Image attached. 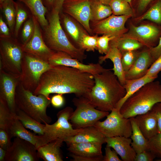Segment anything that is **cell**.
I'll list each match as a JSON object with an SVG mask.
<instances>
[{
	"mask_svg": "<svg viewBox=\"0 0 161 161\" xmlns=\"http://www.w3.org/2000/svg\"><path fill=\"white\" fill-rule=\"evenodd\" d=\"M135 117L140 129L146 139H149L159 132L156 116L152 109Z\"/></svg>",
	"mask_w": 161,
	"mask_h": 161,
	"instance_id": "21",
	"label": "cell"
},
{
	"mask_svg": "<svg viewBox=\"0 0 161 161\" xmlns=\"http://www.w3.org/2000/svg\"><path fill=\"white\" fill-rule=\"evenodd\" d=\"M23 3L30 10L39 24L44 28L48 24L45 16L47 8L42 0H17Z\"/></svg>",
	"mask_w": 161,
	"mask_h": 161,
	"instance_id": "28",
	"label": "cell"
},
{
	"mask_svg": "<svg viewBox=\"0 0 161 161\" xmlns=\"http://www.w3.org/2000/svg\"><path fill=\"white\" fill-rule=\"evenodd\" d=\"M156 157L153 153L147 150L137 153L134 161H153Z\"/></svg>",
	"mask_w": 161,
	"mask_h": 161,
	"instance_id": "46",
	"label": "cell"
},
{
	"mask_svg": "<svg viewBox=\"0 0 161 161\" xmlns=\"http://www.w3.org/2000/svg\"><path fill=\"white\" fill-rule=\"evenodd\" d=\"M148 148L156 157L161 160V133L159 132L148 140Z\"/></svg>",
	"mask_w": 161,
	"mask_h": 161,
	"instance_id": "40",
	"label": "cell"
},
{
	"mask_svg": "<svg viewBox=\"0 0 161 161\" xmlns=\"http://www.w3.org/2000/svg\"><path fill=\"white\" fill-rule=\"evenodd\" d=\"M60 12L51 10L48 18V24L44 27L46 45L55 52H65L82 63L87 55L84 50L76 47L69 39L61 24Z\"/></svg>",
	"mask_w": 161,
	"mask_h": 161,
	"instance_id": "4",
	"label": "cell"
},
{
	"mask_svg": "<svg viewBox=\"0 0 161 161\" xmlns=\"http://www.w3.org/2000/svg\"><path fill=\"white\" fill-rule=\"evenodd\" d=\"M111 147L106 145L105 148V155L103 156V161H121L118 156V154Z\"/></svg>",
	"mask_w": 161,
	"mask_h": 161,
	"instance_id": "45",
	"label": "cell"
},
{
	"mask_svg": "<svg viewBox=\"0 0 161 161\" xmlns=\"http://www.w3.org/2000/svg\"><path fill=\"white\" fill-rule=\"evenodd\" d=\"M161 103V84L152 81L145 84L129 97L121 106L120 112L127 118L135 117L150 110Z\"/></svg>",
	"mask_w": 161,
	"mask_h": 161,
	"instance_id": "3",
	"label": "cell"
},
{
	"mask_svg": "<svg viewBox=\"0 0 161 161\" xmlns=\"http://www.w3.org/2000/svg\"><path fill=\"white\" fill-rule=\"evenodd\" d=\"M7 24L11 30H12L15 23L16 8L15 2L13 0H6L0 4Z\"/></svg>",
	"mask_w": 161,
	"mask_h": 161,
	"instance_id": "35",
	"label": "cell"
},
{
	"mask_svg": "<svg viewBox=\"0 0 161 161\" xmlns=\"http://www.w3.org/2000/svg\"><path fill=\"white\" fill-rule=\"evenodd\" d=\"M15 101L17 107L37 121L49 124L51 118L47 113V109L51 99L44 95H36L25 89L19 81L16 87Z\"/></svg>",
	"mask_w": 161,
	"mask_h": 161,
	"instance_id": "5",
	"label": "cell"
},
{
	"mask_svg": "<svg viewBox=\"0 0 161 161\" xmlns=\"http://www.w3.org/2000/svg\"><path fill=\"white\" fill-rule=\"evenodd\" d=\"M106 69L93 75L95 84L91 91L84 97L97 109L111 112L125 95L126 90L117 76Z\"/></svg>",
	"mask_w": 161,
	"mask_h": 161,
	"instance_id": "2",
	"label": "cell"
},
{
	"mask_svg": "<svg viewBox=\"0 0 161 161\" xmlns=\"http://www.w3.org/2000/svg\"><path fill=\"white\" fill-rule=\"evenodd\" d=\"M12 138L7 130L0 129V147L7 151L12 145Z\"/></svg>",
	"mask_w": 161,
	"mask_h": 161,
	"instance_id": "43",
	"label": "cell"
},
{
	"mask_svg": "<svg viewBox=\"0 0 161 161\" xmlns=\"http://www.w3.org/2000/svg\"><path fill=\"white\" fill-rule=\"evenodd\" d=\"M7 151L0 147V161H5Z\"/></svg>",
	"mask_w": 161,
	"mask_h": 161,
	"instance_id": "55",
	"label": "cell"
},
{
	"mask_svg": "<svg viewBox=\"0 0 161 161\" xmlns=\"http://www.w3.org/2000/svg\"><path fill=\"white\" fill-rule=\"evenodd\" d=\"M152 0H138L137 10L140 13L143 12Z\"/></svg>",
	"mask_w": 161,
	"mask_h": 161,
	"instance_id": "52",
	"label": "cell"
},
{
	"mask_svg": "<svg viewBox=\"0 0 161 161\" xmlns=\"http://www.w3.org/2000/svg\"><path fill=\"white\" fill-rule=\"evenodd\" d=\"M5 0H0V4L2 3Z\"/></svg>",
	"mask_w": 161,
	"mask_h": 161,
	"instance_id": "58",
	"label": "cell"
},
{
	"mask_svg": "<svg viewBox=\"0 0 161 161\" xmlns=\"http://www.w3.org/2000/svg\"><path fill=\"white\" fill-rule=\"evenodd\" d=\"M62 94H57L52 96L51 99V103L56 108L62 106L64 103V99Z\"/></svg>",
	"mask_w": 161,
	"mask_h": 161,
	"instance_id": "48",
	"label": "cell"
},
{
	"mask_svg": "<svg viewBox=\"0 0 161 161\" xmlns=\"http://www.w3.org/2000/svg\"><path fill=\"white\" fill-rule=\"evenodd\" d=\"M72 101L76 108L69 120L75 129L93 126L109 113V112L97 109L86 98L83 96L76 97L73 98Z\"/></svg>",
	"mask_w": 161,
	"mask_h": 161,
	"instance_id": "7",
	"label": "cell"
},
{
	"mask_svg": "<svg viewBox=\"0 0 161 161\" xmlns=\"http://www.w3.org/2000/svg\"><path fill=\"white\" fill-rule=\"evenodd\" d=\"M131 5V0H126Z\"/></svg>",
	"mask_w": 161,
	"mask_h": 161,
	"instance_id": "57",
	"label": "cell"
},
{
	"mask_svg": "<svg viewBox=\"0 0 161 161\" xmlns=\"http://www.w3.org/2000/svg\"><path fill=\"white\" fill-rule=\"evenodd\" d=\"M105 143L112 148L123 161H134L136 153L131 145V138L123 136L106 137Z\"/></svg>",
	"mask_w": 161,
	"mask_h": 161,
	"instance_id": "18",
	"label": "cell"
},
{
	"mask_svg": "<svg viewBox=\"0 0 161 161\" xmlns=\"http://www.w3.org/2000/svg\"><path fill=\"white\" fill-rule=\"evenodd\" d=\"M155 79L154 78L145 75L138 79L126 80L123 85L126 90V94L117 103L115 108L120 110L123 103L129 97L145 84L154 81Z\"/></svg>",
	"mask_w": 161,
	"mask_h": 161,
	"instance_id": "26",
	"label": "cell"
},
{
	"mask_svg": "<svg viewBox=\"0 0 161 161\" xmlns=\"http://www.w3.org/2000/svg\"><path fill=\"white\" fill-rule=\"evenodd\" d=\"M106 117L104 120H99L93 126L106 137H131L132 128L130 118L124 117L115 108Z\"/></svg>",
	"mask_w": 161,
	"mask_h": 161,
	"instance_id": "10",
	"label": "cell"
},
{
	"mask_svg": "<svg viewBox=\"0 0 161 161\" xmlns=\"http://www.w3.org/2000/svg\"><path fill=\"white\" fill-rule=\"evenodd\" d=\"M64 142L57 139L39 147L37 148L39 157L45 161H63L60 148Z\"/></svg>",
	"mask_w": 161,
	"mask_h": 161,
	"instance_id": "25",
	"label": "cell"
},
{
	"mask_svg": "<svg viewBox=\"0 0 161 161\" xmlns=\"http://www.w3.org/2000/svg\"><path fill=\"white\" fill-rule=\"evenodd\" d=\"M95 84L93 75L77 69L63 65L52 67L42 75L33 94H41L51 99V94H74L84 96Z\"/></svg>",
	"mask_w": 161,
	"mask_h": 161,
	"instance_id": "1",
	"label": "cell"
},
{
	"mask_svg": "<svg viewBox=\"0 0 161 161\" xmlns=\"http://www.w3.org/2000/svg\"><path fill=\"white\" fill-rule=\"evenodd\" d=\"M160 103L161 105V103Z\"/></svg>",
	"mask_w": 161,
	"mask_h": 161,
	"instance_id": "59",
	"label": "cell"
},
{
	"mask_svg": "<svg viewBox=\"0 0 161 161\" xmlns=\"http://www.w3.org/2000/svg\"><path fill=\"white\" fill-rule=\"evenodd\" d=\"M61 12L77 21L89 34H94L90 26L91 0H64Z\"/></svg>",
	"mask_w": 161,
	"mask_h": 161,
	"instance_id": "12",
	"label": "cell"
},
{
	"mask_svg": "<svg viewBox=\"0 0 161 161\" xmlns=\"http://www.w3.org/2000/svg\"><path fill=\"white\" fill-rule=\"evenodd\" d=\"M130 16H117L112 14L102 20L90 21V26L94 34L109 35L120 37L128 30L125 24Z\"/></svg>",
	"mask_w": 161,
	"mask_h": 161,
	"instance_id": "11",
	"label": "cell"
},
{
	"mask_svg": "<svg viewBox=\"0 0 161 161\" xmlns=\"http://www.w3.org/2000/svg\"><path fill=\"white\" fill-rule=\"evenodd\" d=\"M22 44L9 38H2L0 45V69L20 75L24 52Z\"/></svg>",
	"mask_w": 161,
	"mask_h": 161,
	"instance_id": "9",
	"label": "cell"
},
{
	"mask_svg": "<svg viewBox=\"0 0 161 161\" xmlns=\"http://www.w3.org/2000/svg\"><path fill=\"white\" fill-rule=\"evenodd\" d=\"M161 71V54L154 62L148 69L145 75L157 78Z\"/></svg>",
	"mask_w": 161,
	"mask_h": 161,
	"instance_id": "44",
	"label": "cell"
},
{
	"mask_svg": "<svg viewBox=\"0 0 161 161\" xmlns=\"http://www.w3.org/2000/svg\"><path fill=\"white\" fill-rule=\"evenodd\" d=\"M99 1L101 3L106 5H109V4L112 0H94Z\"/></svg>",
	"mask_w": 161,
	"mask_h": 161,
	"instance_id": "56",
	"label": "cell"
},
{
	"mask_svg": "<svg viewBox=\"0 0 161 161\" xmlns=\"http://www.w3.org/2000/svg\"><path fill=\"white\" fill-rule=\"evenodd\" d=\"M44 5L47 8L52 9L54 0H42Z\"/></svg>",
	"mask_w": 161,
	"mask_h": 161,
	"instance_id": "54",
	"label": "cell"
},
{
	"mask_svg": "<svg viewBox=\"0 0 161 161\" xmlns=\"http://www.w3.org/2000/svg\"><path fill=\"white\" fill-rule=\"evenodd\" d=\"M70 156L73 161H103V157H91L82 156L70 153Z\"/></svg>",
	"mask_w": 161,
	"mask_h": 161,
	"instance_id": "47",
	"label": "cell"
},
{
	"mask_svg": "<svg viewBox=\"0 0 161 161\" xmlns=\"http://www.w3.org/2000/svg\"><path fill=\"white\" fill-rule=\"evenodd\" d=\"M23 3L21 2H15L16 8V24L14 30L15 36H17L18 32L22 24L26 19L27 14L23 5Z\"/></svg>",
	"mask_w": 161,
	"mask_h": 161,
	"instance_id": "38",
	"label": "cell"
},
{
	"mask_svg": "<svg viewBox=\"0 0 161 161\" xmlns=\"http://www.w3.org/2000/svg\"><path fill=\"white\" fill-rule=\"evenodd\" d=\"M121 57V52L116 47L109 46L107 53L104 56L99 57V63L101 64L106 59L110 60L113 64L112 70L113 71L114 73L117 76L120 83L123 85L126 79L122 64Z\"/></svg>",
	"mask_w": 161,
	"mask_h": 161,
	"instance_id": "24",
	"label": "cell"
},
{
	"mask_svg": "<svg viewBox=\"0 0 161 161\" xmlns=\"http://www.w3.org/2000/svg\"><path fill=\"white\" fill-rule=\"evenodd\" d=\"M34 30L32 36L26 44H22L24 53L44 61L48 60L55 53L46 45L42 37L39 24L32 16Z\"/></svg>",
	"mask_w": 161,
	"mask_h": 161,
	"instance_id": "13",
	"label": "cell"
},
{
	"mask_svg": "<svg viewBox=\"0 0 161 161\" xmlns=\"http://www.w3.org/2000/svg\"><path fill=\"white\" fill-rule=\"evenodd\" d=\"M60 12L59 13L60 19L66 32L78 48V44L82 36L84 34L88 33V32L73 18L66 13L61 12Z\"/></svg>",
	"mask_w": 161,
	"mask_h": 161,
	"instance_id": "23",
	"label": "cell"
},
{
	"mask_svg": "<svg viewBox=\"0 0 161 161\" xmlns=\"http://www.w3.org/2000/svg\"><path fill=\"white\" fill-rule=\"evenodd\" d=\"M152 109L156 116L159 132L161 133V105L160 103L155 104Z\"/></svg>",
	"mask_w": 161,
	"mask_h": 161,
	"instance_id": "49",
	"label": "cell"
},
{
	"mask_svg": "<svg viewBox=\"0 0 161 161\" xmlns=\"http://www.w3.org/2000/svg\"><path fill=\"white\" fill-rule=\"evenodd\" d=\"M148 20L157 24H161V0H158L146 11L135 18L136 23Z\"/></svg>",
	"mask_w": 161,
	"mask_h": 161,
	"instance_id": "33",
	"label": "cell"
},
{
	"mask_svg": "<svg viewBox=\"0 0 161 161\" xmlns=\"http://www.w3.org/2000/svg\"><path fill=\"white\" fill-rule=\"evenodd\" d=\"M0 32L2 38H8L7 37L9 36V28L1 17L0 18Z\"/></svg>",
	"mask_w": 161,
	"mask_h": 161,
	"instance_id": "51",
	"label": "cell"
},
{
	"mask_svg": "<svg viewBox=\"0 0 161 161\" xmlns=\"http://www.w3.org/2000/svg\"><path fill=\"white\" fill-rule=\"evenodd\" d=\"M48 62L52 67L58 65L66 66L77 69L93 75L101 73L106 69L99 63L83 64L67 53L61 51L55 52L48 60Z\"/></svg>",
	"mask_w": 161,
	"mask_h": 161,
	"instance_id": "15",
	"label": "cell"
},
{
	"mask_svg": "<svg viewBox=\"0 0 161 161\" xmlns=\"http://www.w3.org/2000/svg\"><path fill=\"white\" fill-rule=\"evenodd\" d=\"M36 147L30 142L18 137L14 139L7 150L5 161H38L40 159Z\"/></svg>",
	"mask_w": 161,
	"mask_h": 161,
	"instance_id": "14",
	"label": "cell"
},
{
	"mask_svg": "<svg viewBox=\"0 0 161 161\" xmlns=\"http://www.w3.org/2000/svg\"><path fill=\"white\" fill-rule=\"evenodd\" d=\"M7 130L12 138L18 137L24 140L32 143L36 148L37 135L27 130L21 122L15 116Z\"/></svg>",
	"mask_w": 161,
	"mask_h": 161,
	"instance_id": "27",
	"label": "cell"
},
{
	"mask_svg": "<svg viewBox=\"0 0 161 161\" xmlns=\"http://www.w3.org/2000/svg\"><path fill=\"white\" fill-rule=\"evenodd\" d=\"M154 61L149 48L139 52L132 66L125 72L126 79H136L143 77Z\"/></svg>",
	"mask_w": 161,
	"mask_h": 161,
	"instance_id": "19",
	"label": "cell"
},
{
	"mask_svg": "<svg viewBox=\"0 0 161 161\" xmlns=\"http://www.w3.org/2000/svg\"><path fill=\"white\" fill-rule=\"evenodd\" d=\"M109 46L116 47L121 53L126 51L136 50L144 46L136 40L123 37L111 40Z\"/></svg>",
	"mask_w": 161,
	"mask_h": 161,
	"instance_id": "31",
	"label": "cell"
},
{
	"mask_svg": "<svg viewBox=\"0 0 161 161\" xmlns=\"http://www.w3.org/2000/svg\"><path fill=\"white\" fill-rule=\"evenodd\" d=\"M14 118L6 103L0 98V129L7 130Z\"/></svg>",
	"mask_w": 161,
	"mask_h": 161,
	"instance_id": "36",
	"label": "cell"
},
{
	"mask_svg": "<svg viewBox=\"0 0 161 161\" xmlns=\"http://www.w3.org/2000/svg\"><path fill=\"white\" fill-rule=\"evenodd\" d=\"M52 67L48 62L24 53L20 82L25 89L33 93L38 85L42 74Z\"/></svg>",
	"mask_w": 161,
	"mask_h": 161,
	"instance_id": "8",
	"label": "cell"
},
{
	"mask_svg": "<svg viewBox=\"0 0 161 161\" xmlns=\"http://www.w3.org/2000/svg\"><path fill=\"white\" fill-rule=\"evenodd\" d=\"M112 14L117 16H134L133 10L131 5L126 0H112L109 4Z\"/></svg>",
	"mask_w": 161,
	"mask_h": 161,
	"instance_id": "34",
	"label": "cell"
},
{
	"mask_svg": "<svg viewBox=\"0 0 161 161\" xmlns=\"http://www.w3.org/2000/svg\"><path fill=\"white\" fill-rule=\"evenodd\" d=\"M14 116L25 128L33 131L39 135L44 134L45 124L37 121L18 108Z\"/></svg>",
	"mask_w": 161,
	"mask_h": 161,
	"instance_id": "30",
	"label": "cell"
},
{
	"mask_svg": "<svg viewBox=\"0 0 161 161\" xmlns=\"http://www.w3.org/2000/svg\"><path fill=\"white\" fill-rule=\"evenodd\" d=\"M74 111L72 108L67 106L59 111L57 114V120L52 124H45L44 134L37 135V148L57 139L64 140L73 136L83 130L73 129V125L69 121Z\"/></svg>",
	"mask_w": 161,
	"mask_h": 161,
	"instance_id": "6",
	"label": "cell"
},
{
	"mask_svg": "<svg viewBox=\"0 0 161 161\" xmlns=\"http://www.w3.org/2000/svg\"><path fill=\"white\" fill-rule=\"evenodd\" d=\"M34 23L32 17L30 18L24 23L22 31L23 44L27 42L30 39L33 34Z\"/></svg>",
	"mask_w": 161,
	"mask_h": 161,
	"instance_id": "42",
	"label": "cell"
},
{
	"mask_svg": "<svg viewBox=\"0 0 161 161\" xmlns=\"http://www.w3.org/2000/svg\"><path fill=\"white\" fill-rule=\"evenodd\" d=\"M115 37L109 35H103L98 37L97 41V50L102 54H106L109 48V42Z\"/></svg>",
	"mask_w": 161,
	"mask_h": 161,
	"instance_id": "41",
	"label": "cell"
},
{
	"mask_svg": "<svg viewBox=\"0 0 161 161\" xmlns=\"http://www.w3.org/2000/svg\"><path fill=\"white\" fill-rule=\"evenodd\" d=\"M150 52L154 61L161 54V37L155 46L149 48Z\"/></svg>",
	"mask_w": 161,
	"mask_h": 161,
	"instance_id": "50",
	"label": "cell"
},
{
	"mask_svg": "<svg viewBox=\"0 0 161 161\" xmlns=\"http://www.w3.org/2000/svg\"><path fill=\"white\" fill-rule=\"evenodd\" d=\"M88 33L83 35L78 47L84 51L94 52L97 50L98 35H90Z\"/></svg>",
	"mask_w": 161,
	"mask_h": 161,
	"instance_id": "37",
	"label": "cell"
},
{
	"mask_svg": "<svg viewBox=\"0 0 161 161\" xmlns=\"http://www.w3.org/2000/svg\"><path fill=\"white\" fill-rule=\"evenodd\" d=\"M160 33L159 28L153 24H145L138 26L131 24L129 30L121 37L136 40L150 48L156 46V41Z\"/></svg>",
	"mask_w": 161,
	"mask_h": 161,
	"instance_id": "17",
	"label": "cell"
},
{
	"mask_svg": "<svg viewBox=\"0 0 161 161\" xmlns=\"http://www.w3.org/2000/svg\"><path fill=\"white\" fill-rule=\"evenodd\" d=\"M106 137L93 126L83 128L76 134L65 139L66 144L75 143L99 142L105 143Z\"/></svg>",
	"mask_w": 161,
	"mask_h": 161,
	"instance_id": "22",
	"label": "cell"
},
{
	"mask_svg": "<svg viewBox=\"0 0 161 161\" xmlns=\"http://www.w3.org/2000/svg\"><path fill=\"white\" fill-rule=\"evenodd\" d=\"M67 150L71 153L82 156L103 157L102 143L99 142L75 143L66 144Z\"/></svg>",
	"mask_w": 161,
	"mask_h": 161,
	"instance_id": "20",
	"label": "cell"
},
{
	"mask_svg": "<svg viewBox=\"0 0 161 161\" xmlns=\"http://www.w3.org/2000/svg\"><path fill=\"white\" fill-rule=\"evenodd\" d=\"M132 126V133L131 136V145L136 153L148 150V140L140 131L135 117L129 118Z\"/></svg>",
	"mask_w": 161,
	"mask_h": 161,
	"instance_id": "29",
	"label": "cell"
},
{
	"mask_svg": "<svg viewBox=\"0 0 161 161\" xmlns=\"http://www.w3.org/2000/svg\"><path fill=\"white\" fill-rule=\"evenodd\" d=\"M20 75L0 69V98L7 103L14 115L17 107L15 101L16 87L20 81Z\"/></svg>",
	"mask_w": 161,
	"mask_h": 161,
	"instance_id": "16",
	"label": "cell"
},
{
	"mask_svg": "<svg viewBox=\"0 0 161 161\" xmlns=\"http://www.w3.org/2000/svg\"><path fill=\"white\" fill-rule=\"evenodd\" d=\"M112 12L109 5L91 0V18L90 21H99L110 16Z\"/></svg>",
	"mask_w": 161,
	"mask_h": 161,
	"instance_id": "32",
	"label": "cell"
},
{
	"mask_svg": "<svg viewBox=\"0 0 161 161\" xmlns=\"http://www.w3.org/2000/svg\"><path fill=\"white\" fill-rule=\"evenodd\" d=\"M64 0H54L52 10L59 12L61 11L62 6Z\"/></svg>",
	"mask_w": 161,
	"mask_h": 161,
	"instance_id": "53",
	"label": "cell"
},
{
	"mask_svg": "<svg viewBox=\"0 0 161 161\" xmlns=\"http://www.w3.org/2000/svg\"><path fill=\"white\" fill-rule=\"evenodd\" d=\"M139 52L136 50L126 51L121 53V63L125 72L129 70L132 66Z\"/></svg>",
	"mask_w": 161,
	"mask_h": 161,
	"instance_id": "39",
	"label": "cell"
}]
</instances>
